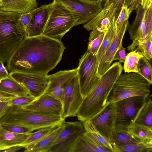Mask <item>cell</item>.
<instances>
[{
  "mask_svg": "<svg viewBox=\"0 0 152 152\" xmlns=\"http://www.w3.org/2000/svg\"><path fill=\"white\" fill-rule=\"evenodd\" d=\"M65 49L60 40L43 34L28 37L16 48L7 62L10 72L48 75L61 61Z\"/></svg>",
  "mask_w": 152,
  "mask_h": 152,
  "instance_id": "1",
  "label": "cell"
},
{
  "mask_svg": "<svg viewBox=\"0 0 152 152\" xmlns=\"http://www.w3.org/2000/svg\"><path fill=\"white\" fill-rule=\"evenodd\" d=\"M123 69L121 63L116 61L101 77L96 85L83 98L76 115L79 121H87L105 107L109 95Z\"/></svg>",
  "mask_w": 152,
  "mask_h": 152,
  "instance_id": "2",
  "label": "cell"
},
{
  "mask_svg": "<svg viewBox=\"0 0 152 152\" xmlns=\"http://www.w3.org/2000/svg\"><path fill=\"white\" fill-rule=\"evenodd\" d=\"M21 14L0 10V60L7 63L20 44L28 37Z\"/></svg>",
  "mask_w": 152,
  "mask_h": 152,
  "instance_id": "3",
  "label": "cell"
},
{
  "mask_svg": "<svg viewBox=\"0 0 152 152\" xmlns=\"http://www.w3.org/2000/svg\"><path fill=\"white\" fill-rule=\"evenodd\" d=\"M65 120L61 116L31 110L16 106H10L0 118V125L8 124L25 126L31 131L53 126L62 125Z\"/></svg>",
  "mask_w": 152,
  "mask_h": 152,
  "instance_id": "4",
  "label": "cell"
},
{
  "mask_svg": "<svg viewBox=\"0 0 152 152\" xmlns=\"http://www.w3.org/2000/svg\"><path fill=\"white\" fill-rule=\"evenodd\" d=\"M151 85L137 73L121 74L115 83L109 95L107 102H115L132 96H149Z\"/></svg>",
  "mask_w": 152,
  "mask_h": 152,
  "instance_id": "5",
  "label": "cell"
},
{
  "mask_svg": "<svg viewBox=\"0 0 152 152\" xmlns=\"http://www.w3.org/2000/svg\"><path fill=\"white\" fill-rule=\"evenodd\" d=\"M56 2L42 34L61 41L64 35L75 26L77 19L66 7Z\"/></svg>",
  "mask_w": 152,
  "mask_h": 152,
  "instance_id": "6",
  "label": "cell"
},
{
  "mask_svg": "<svg viewBox=\"0 0 152 152\" xmlns=\"http://www.w3.org/2000/svg\"><path fill=\"white\" fill-rule=\"evenodd\" d=\"M149 96H132L115 102L114 129L127 130L134 124L139 110Z\"/></svg>",
  "mask_w": 152,
  "mask_h": 152,
  "instance_id": "7",
  "label": "cell"
},
{
  "mask_svg": "<svg viewBox=\"0 0 152 152\" xmlns=\"http://www.w3.org/2000/svg\"><path fill=\"white\" fill-rule=\"evenodd\" d=\"M96 55L87 51L79 59L77 73L81 94L84 98L96 85L101 77L98 73Z\"/></svg>",
  "mask_w": 152,
  "mask_h": 152,
  "instance_id": "8",
  "label": "cell"
},
{
  "mask_svg": "<svg viewBox=\"0 0 152 152\" xmlns=\"http://www.w3.org/2000/svg\"><path fill=\"white\" fill-rule=\"evenodd\" d=\"M62 129L48 152H71L86 130L83 122H65Z\"/></svg>",
  "mask_w": 152,
  "mask_h": 152,
  "instance_id": "9",
  "label": "cell"
},
{
  "mask_svg": "<svg viewBox=\"0 0 152 152\" xmlns=\"http://www.w3.org/2000/svg\"><path fill=\"white\" fill-rule=\"evenodd\" d=\"M83 99L76 74L67 81L63 87L61 100L62 118L65 120L68 117L76 116Z\"/></svg>",
  "mask_w": 152,
  "mask_h": 152,
  "instance_id": "10",
  "label": "cell"
},
{
  "mask_svg": "<svg viewBox=\"0 0 152 152\" xmlns=\"http://www.w3.org/2000/svg\"><path fill=\"white\" fill-rule=\"evenodd\" d=\"M66 7L76 17L75 26L86 23L94 18L102 10V1H89L85 0H55Z\"/></svg>",
  "mask_w": 152,
  "mask_h": 152,
  "instance_id": "11",
  "label": "cell"
},
{
  "mask_svg": "<svg viewBox=\"0 0 152 152\" xmlns=\"http://www.w3.org/2000/svg\"><path fill=\"white\" fill-rule=\"evenodd\" d=\"M9 75L27 91L29 95L37 99L45 94L48 88V75L20 72H12Z\"/></svg>",
  "mask_w": 152,
  "mask_h": 152,
  "instance_id": "12",
  "label": "cell"
},
{
  "mask_svg": "<svg viewBox=\"0 0 152 152\" xmlns=\"http://www.w3.org/2000/svg\"><path fill=\"white\" fill-rule=\"evenodd\" d=\"M115 114V102H108L102 110L86 121L93 125L99 133L109 141L114 129Z\"/></svg>",
  "mask_w": 152,
  "mask_h": 152,
  "instance_id": "13",
  "label": "cell"
},
{
  "mask_svg": "<svg viewBox=\"0 0 152 152\" xmlns=\"http://www.w3.org/2000/svg\"><path fill=\"white\" fill-rule=\"evenodd\" d=\"M115 14L116 10L113 4H108L105 2L100 12L83 26L86 30L91 31L90 33L89 40L106 32L108 29L113 18L115 17Z\"/></svg>",
  "mask_w": 152,
  "mask_h": 152,
  "instance_id": "14",
  "label": "cell"
},
{
  "mask_svg": "<svg viewBox=\"0 0 152 152\" xmlns=\"http://www.w3.org/2000/svg\"><path fill=\"white\" fill-rule=\"evenodd\" d=\"M55 0L49 4L43 5L31 11V18L26 28L28 37L42 34L49 16L55 7Z\"/></svg>",
  "mask_w": 152,
  "mask_h": 152,
  "instance_id": "15",
  "label": "cell"
},
{
  "mask_svg": "<svg viewBox=\"0 0 152 152\" xmlns=\"http://www.w3.org/2000/svg\"><path fill=\"white\" fill-rule=\"evenodd\" d=\"M23 108L33 111L61 116V101L50 95L44 94Z\"/></svg>",
  "mask_w": 152,
  "mask_h": 152,
  "instance_id": "16",
  "label": "cell"
},
{
  "mask_svg": "<svg viewBox=\"0 0 152 152\" xmlns=\"http://www.w3.org/2000/svg\"><path fill=\"white\" fill-rule=\"evenodd\" d=\"M77 73L76 68L71 70L60 71L48 75L49 84L45 94L50 95L61 101L64 85Z\"/></svg>",
  "mask_w": 152,
  "mask_h": 152,
  "instance_id": "17",
  "label": "cell"
},
{
  "mask_svg": "<svg viewBox=\"0 0 152 152\" xmlns=\"http://www.w3.org/2000/svg\"><path fill=\"white\" fill-rule=\"evenodd\" d=\"M128 20L125 21L118 31L106 50L99 64L98 73L101 77L107 70L111 66L115 55L120 46L122 45V41L127 28Z\"/></svg>",
  "mask_w": 152,
  "mask_h": 152,
  "instance_id": "18",
  "label": "cell"
},
{
  "mask_svg": "<svg viewBox=\"0 0 152 152\" xmlns=\"http://www.w3.org/2000/svg\"><path fill=\"white\" fill-rule=\"evenodd\" d=\"M136 10L135 18L128 29L130 38L133 40L131 45L132 46L147 41L145 22V10L140 5Z\"/></svg>",
  "mask_w": 152,
  "mask_h": 152,
  "instance_id": "19",
  "label": "cell"
},
{
  "mask_svg": "<svg viewBox=\"0 0 152 152\" xmlns=\"http://www.w3.org/2000/svg\"><path fill=\"white\" fill-rule=\"evenodd\" d=\"M0 10L23 14L29 12L37 8L36 0H1Z\"/></svg>",
  "mask_w": 152,
  "mask_h": 152,
  "instance_id": "20",
  "label": "cell"
},
{
  "mask_svg": "<svg viewBox=\"0 0 152 152\" xmlns=\"http://www.w3.org/2000/svg\"><path fill=\"white\" fill-rule=\"evenodd\" d=\"M62 127V125L58 127L40 141L26 146L24 148V152H48L61 130Z\"/></svg>",
  "mask_w": 152,
  "mask_h": 152,
  "instance_id": "21",
  "label": "cell"
},
{
  "mask_svg": "<svg viewBox=\"0 0 152 152\" xmlns=\"http://www.w3.org/2000/svg\"><path fill=\"white\" fill-rule=\"evenodd\" d=\"M29 134L10 132L3 129L0 125V151L13 146L20 145Z\"/></svg>",
  "mask_w": 152,
  "mask_h": 152,
  "instance_id": "22",
  "label": "cell"
},
{
  "mask_svg": "<svg viewBox=\"0 0 152 152\" xmlns=\"http://www.w3.org/2000/svg\"><path fill=\"white\" fill-rule=\"evenodd\" d=\"M71 152H113L109 149L102 147L84 134L77 141Z\"/></svg>",
  "mask_w": 152,
  "mask_h": 152,
  "instance_id": "23",
  "label": "cell"
},
{
  "mask_svg": "<svg viewBox=\"0 0 152 152\" xmlns=\"http://www.w3.org/2000/svg\"><path fill=\"white\" fill-rule=\"evenodd\" d=\"M110 142L113 147H119L141 142L127 130L114 129L110 136Z\"/></svg>",
  "mask_w": 152,
  "mask_h": 152,
  "instance_id": "24",
  "label": "cell"
},
{
  "mask_svg": "<svg viewBox=\"0 0 152 152\" xmlns=\"http://www.w3.org/2000/svg\"><path fill=\"white\" fill-rule=\"evenodd\" d=\"M0 91L16 95H29L26 90L10 75L0 80Z\"/></svg>",
  "mask_w": 152,
  "mask_h": 152,
  "instance_id": "25",
  "label": "cell"
},
{
  "mask_svg": "<svg viewBox=\"0 0 152 152\" xmlns=\"http://www.w3.org/2000/svg\"><path fill=\"white\" fill-rule=\"evenodd\" d=\"M83 122L86 130L84 134L85 136L98 145L114 152L113 146L110 142L102 136L93 125L87 121Z\"/></svg>",
  "mask_w": 152,
  "mask_h": 152,
  "instance_id": "26",
  "label": "cell"
},
{
  "mask_svg": "<svg viewBox=\"0 0 152 152\" xmlns=\"http://www.w3.org/2000/svg\"><path fill=\"white\" fill-rule=\"evenodd\" d=\"M151 97L150 96H148L139 110L133 124H142L152 128V101Z\"/></svg>",
  "mask_w": 152,
  "mask_h": 152,
  "instance_id": "27",
  "label": "cell"
},
{
  "mask_svg": "<svg viewBox=\"0 0 152 152\" xmlns=\"http://www.w3.org/2000/svg\"><path fill=\"white\" fill-rule=\"evenodd\" d=\"M116 19L115 16L108 29L104 33L103 39L96 55L97 64L98 66L102 58L116 34Z\"/></svg>",
  "mask_w": 152,
  "mask_h": 152,
  "instance_id": "28",
  "label": "cell"
},
{
  "mask_svg": "<svg viewBox=\"0 0 152 152\" xmlns=\"http://www.w3.org/2000/svg\"><path fill=\"white\" fill-rule=\"evenodd\" d=\"M127 131L141 142L152 143V128L142 124H134Z\"/></svg>",
  "mask_w": 152,
  "mask_h": 152,
  "instance_id": "29",
  "label": "cell"
},
{
  "mask_svg": "<svg viewBox=\"0 0 152 152\" xmlns=\"http://www.w3.org/2000/svg\"><path fill=\"white\" fill-rule=\"evenodd\" d=\"M113 148L114 152H152V143L141 142Z\"/></svg>",
  "mask_w": 152,
  "mask_h": 152,
  "instance_id": "30",
  "label": "cell"
},
{
  "mask_svg": "<svg viewBox=\"0 0 152 152\" xmlns=\"http://www.w3.org/2000/svg\"><path fill=\"white\" fill-rule=\"evenodd\" d=\"M58 127L56 126L48 127L39 129L34 132L31 133L20 145L24 148L28 145L38 142L50 134Z\"/></svg>",
  "mask_w": 152,
  "mask_h": 152,
  "instance_id": "31",
  "label": "cell"
},
{
  "mask_svg": "<svg viewBox=\"0 0 152 152\" xmlns=\"http://www.w3.org/2000/svg\"><path fill=\"white\" fill-rule=\"evenodd\" d=\"M143 56L135 51L127 55L123 69L125 72H137V66L140 59Z\"/></svg>",
  "mask_w": 152,
  "mask_h": 152,
  "instance_id": "32",
  "label": "cell"
},
{
  "mask_svg": "<svg viewBox=\"0 0 152 152\" xmlns=\"http://www.w3.org/2000/svg\"><path fill=\"white\" fill-rule=\"evenodd\" d=\"M137 68V73L152 84V70L150 61L143 56L140 59Z\"/></svg>",
  "mask_w": 152,
  "mask_h": 152,
  "instance_id": "33",
  "label": "cell"
},
{
  "mask_svg": "<svg viewBox=\"0 0 152 152\" xmlns=\"http://www.w3.org/2000/svg\"><path fill=\"white\" fill-rule=\"evenodd\" d=\"M36 99L29 95H25L14 97L8 101V102L10 106H16L24 107L31 103Z\"/></svg>",
  "mask_w": 152,
  "mask_h": 152,
  "instance_id": "34",
  "label": "cell"
},
{
  "mask_svg": "<svg viewBox=\"0 0 152 152\" xmlns=\"http://www.w3.org/2000/svg\"><path fill=\"white\" fill-rule=\"evenodd\" d=\"M130 14L128 7L123 6L115 21L116 33L121 27L124 23L128 20Z\"/></svg>",
  "mask_w": 152,
  "mask_h": 152,
  "instance_id": "35",
  "label": "cell"
},
{
  "mask_svg": "<svg viewBox=\"0 0 152 152\" xmlns=\"http://www.w3.org/2000/svg\"><path fill=\"white\" fill-rule=\"evenodd\" d=\"M145 22L147 40L152 38V5L145 10Z\"/></svg>",
  "mask_w": 152,
  "mask_h": 152,
  "instance_id": "36",
  "label": "cell"
},
{
  "mask_svg": "<svg viewBox=\"0 0 152 152\" xmlns=\"http://www.w3.org/2000/svg\"><path fill=\"white\" fill-rule=\"evenodd\" d=\"M0 125L4 130L14 133L29 134L32 132L29 129L22 126L8 124H3Z\"/></svg>",
  "mask_w": 152,
  "mask_h": 152,
  "instance_id": "37",
  "label": "cell"
},
{
  "mask_svg": "<svg viewBox=\"0 0 152 152\" xmlns=\"http://www.w3.org/2000/svg\"><path fill=\"white\" fill-rule=\"evenodd\" d=\"M104 33H102L98 37L89 41L87 51L94 55H96L102 42Z\"/></svg>",
  "mask_w": 152,
  "mask_h": 152,
  "instance_id": "38",
  "label": "cell"
},
{
  "mask_svg": "<svg viewBox=\"0 0 152 152\" xmlns=\"http://www.w3.org/2000/svg\"><path fill=\"white\" fill-rule=\"evenodd\" d=\"M126 55V48L123 47L121 45L115 53L113 61L118 60L120 63H124Z\"/></svg>",
  "mask_w": 152,
  "mask_h": 152,
  "instance_id": "39",
  "label": "cell"
},
{
  "mask_svg": "<svg viewBox=\"0 0 152 152\" xmlns=\"http://www.w3.org/2000/svg\"><path fill=\"white\" fill-rule=\"evenodd\" d=\"M125 0H106L105 2L110 4L113 3L115 9V17L116 18L121 9L123 5Z\"/></svg>",
  "mask_w": 152,
  "mask_h": 152,
  "instance_id": "40",
  "label": "cell"
},
{
  "mask_svg": "<svg viewBox=\"0 0 152 152\" xmlns=\"http://www.w3.org/2000/svg\"><path fill=\"white\" fill-rule=\"evenodd\" d=\"M31 18V11L21 14V21L26 29L30 21Z\"/></svg>",
  "mask_w": 152,
  "mask_h": 152,
  "instance_id": "41",
  "label": "cell"
},
{
  "mask_svg": "<svg viewBox=\"0 0 152 152\" xmlns=\"http://www.w3.org/2000/svg\"><path fill=\"white\" fill-rule=\"evenodd\" d=\"M20 96L21 95L11 94L0 91V102L8 101L14 97Z\"/></svg>",
  "mask_w": 152,
  "mask_h": 152,
  "instance_id": "42",
  "label": "cell"
},
{
  "mask_svg": "<svg viewBox=\"0 0 152 152\" xmlns=\"http://www.w3.org/2000/svg\"><path fill=\"white\" fill-rule=\"evenodd\" d=\"M10 107L8 101L0 102V118L6 113Z\"/></svg>",
  "mask_w": 152,
  "mask_h": 152,
  "instance_id": "43",
  "label": "cell"
},
{
  "mask_svg": "<svg viewBox=\"0 0 152 152\" xmlns=\"http://www.w3.org/2000/svg\"><path fill=\"white\" fill-rule=\"evenodd\" d=\"M4 63L2 61L0 60V80L6 77L9 75Z\"/></svg>",
  "mask_w": 152,
  "mask_h": 152,
  "instance_id": "44",
  "label": "cell"
},
{
  "mask_svg": "<svg viewBox=\"0 0 152 152\" xmlns=\"http://www.w3.org/2000/svg\"><path fill=\"white\" fill-rule=\"evenodd\" d=\"M142 0H133L130 6L128 7L129 12L130 14L135 10L138 6L141 5Z\"/></svg>",
  "mask_w": 152,
  "mask_h": 152,
  "instance_id": "45",
  "label": "cell"
},
{
  "mask_svg": "<svg viewBox=\"0 0 152 152\" xmlns=\"http://www.w3.org/2000/svg\"><path fill=\"white\" fill-rule=\"evenodd\" d=\"M152 38H151L146 40L148 52L149 57L151 59L152 58Z\"/></svg>",
  "mask_w": 152,
  "mask_h": 152,
  "instance_id": "46",
  "label": "cell"
},
{
  "mask_svg": "<svg viewBox=\"0 0 152 152\" xmlns=\"http://www.w3.org/2000/svg\"><path fill=\"white\" fill-rule=\"evenodd\" d=\"M23 148H24V147L21 145H15L11 147L2 151L4 152H14L17 151Z\"/></svg>",
  "mask_w": 152,
  "mask_h": 152,
  "instance_id": "47",
  "label": "cell"
},
{
  "mask_svg": "<svg viewBox=\"0 0 152 152\" xmlns=\"http://www.w3.org/2000/svg\"><path fill=\"white\" fill-rule=\"evenodd\" d=\"M152 5V0H142L141 6L146 10Z\"/></svg>",
  "mask_w": 152,
  "mask_h": 152,
  "instance_id": "48",
  "label": "cell"
},
{
  "mask_svg": "<svg viewBox=\"0 0 152 152\" xmlns=\"http://www.w3.org/2000/svg\"><path fill=\"white\" fill-rule=\"evenodd\" d=\"M133 0H125L123 6L129 7Z\"/></svg>",
  "mask_w": 152,
  "mask_h": 152,
  "instance_id": "49",
  "label": "cell"
},
{
  "mask_svg": "<svg viewBox=\"0 0 152 152\" xmlns=\"http://www.w3.org/2000/svg\"><path fill=\"white\" fill-rule=\"evenodd\" d=\"M89 1H96L99 0H85Z\"/></svg>",
  "mask_w": 152,
  "mask_h": 152,
  "instance_id": "50",
  "label": "cell"
},
{
  "mask_svg": "<svg viewBox=\"0 0 152 152\" xmlns=\"http://www.w3.org/2000/svg\"><path fill=\"white\" fill-rule=\"evenodd\" d=\"M2 5V2L1 0H0V8L1 7Z\"/></svg>",
  "mask_w": 152,
  "mask_h": 152,
  "instance_id": "51",
  "label": "cell"
},
{
  "mask_svg": "<svg viewBox=\"0 0 152 152\" xmlns=\"http://www.w3.org/2000/svg\"><path fill=\"white\" fill-rule=\"evenodd\" d=\"M101 0V1H102L103 0Z\"/></svg>",
  "mask_w": 152,
  "mask_h": 152,
  "instance_id": "52",
  "label": "cell"
}]
</instances>
